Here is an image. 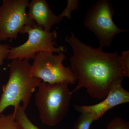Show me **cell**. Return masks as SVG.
<instances>
[{
  "label": "cell",
  "instance_id": "1",
  "mask_svg": "<svg viewBox=\"0 0 129 129\" xmlns=\"http://www.w3.org/2000/svg\"><path fill=\"white\" fill-rule=\"evenodd\" d=\"M65 41L72 48L70 68L78 82L72 94L85 88L91 97L104 99L113 81L119 77L124 78L118 52H104L100 47L94 48L87 45L72 32Z\"/></svg>",
  "mask_w": 129,
  "mask_h": 129
},
{
  "label": "cell",
  "instance_id": "2",
  "mask_svg": "<svg viewBox=\"0 0 129 129\" xmlns=\"http://www.w3.org/2000/svg\"><path fill=\"white\" fill-rule=\"evenodd\" d=\"M9 76L2 87L0 99V115L9 106L14 108L21 105L25 110L30 103L32 94L42 81L31 75L29 60H12L8 64Z\"/></svg>",
  "mask_w": 129,
  "mask_h": 129
},
{
  "label": "cell",
  "instance_id": "3",
  "mask_svg": "<svg viewBox=\"0 0 129 129\" xmlns=\"http://www.w3.org/2000/svg\"><path fill=\"white\" fill-rule=\"evenodd\" d=\"M35 95V103L42 123L56 126L67 117L72 93L68 84L42 82Z\"/></svg>",
  "mask_w": 129,
  "mask_h": 129
},
{
  "label": "cell",
  "instance_id": "4",
  "mask_svg": "<svg viewBox=\"0 0 129 129\" xmlns=\"http://www.w3.org/2000/svg\"><path fill=\"white\" fill-rule=\"evenodd\" d=\"M21 34H28L27 40L18 46L11 47L8 57L9 60L34 59L42 52L58 53L67 51L65 47H56V30L47 32L35 22L24 26Z\"/></svg>",
  "mask_w": 129,
  "mask_h": 129
},
{
  "label": "cell",
  "instance_id": "5",
  "mask_svg": "<svg viewBox=\"0 0 129 129\" xmlns=\"http://www.w3.org/2000/svg\"><path fill=\"white\" fill-rule=\"evenodd\" d=\"M114 12L108 0H99L90 7L85 17L84 25L97 37L101 48L110 46L116 35L127 30L114 23Z\"/></svg>",
  "mask_w": 129,
  "mask_h": 129
},
{
  "label": "cell",
  "instance_id": "6",
  "mask_svg": "<svg viewBox=\"0 0 129 129\" xmlns=\"http://www.w3.org/2000/svg\"><path fill=\"white\" fill-rule=\"evenodd\" d=\"M57 53L54 55L52 52H42L37 54L31 64V75L50 84H73L76 80L70 67L63 64L66 55L63 52Z\"/></svg>",
  "mask_w": 129,
  "mask_h": 129
},
{
  "label": "cell",
  "instance_id": "7",
  "mask_svg": "<svg viewBox=\"0 0 129 129\" xmlns=\"http://www.w3.org/2000/svg\"><path fill=\"white\" fill-rule=\"evenodd\" d=\"M28 0H3L0 6V41L16 39L25 25L35 23L26 9Z\"/></svg>",
  "mask_w": 129,
  "mask_h": 129
},
{
  "label": "cell",
  "instance_id": "8",
  "mask_svg": "<svg viewBox=\"0 0 129 129\" xmlns=\"http://www.w3.org/2000/svg\"><path fill=\"white\" fill-rule=\"evenodd\" d=\"M124 77L115 79L111 84L107 96L101 102L90 106L75 105V108L80 113L88 112L94 114L98 120L110 109L120 104L129 102V92L122 85Z\"/></svg>",
  "mask_w": 129,
  "mask_h": 129
},
{
  "label": "cell",
  "instance_id": "9",
  "mask_svg": "<svg viewBox=\"0 0 129 129\" xmlns=\"http://www.w3.org/2000/svg\"><path fill=\"white\" fill-rule=\"evenodd\" d=\"M28 7L29 18L47 32H51L52 26L62 20L59 15L53 12L48 3L45 0H32L29 2Z\"/></svg>",
  "mask_w": 129,
  "mask_h": 129
},
{
  "label": "cell",
  "instance_id": "10",
  "mask_svg": "<svg viewBox=\"0 0 129 129\" xmlns=\"http://www.w3.org/2000/svg\"><path fill=\"white\" fill-rule=\"evenodd\" d=\"M25 110L21 105L14 108V118L18 129H40L28 118Z\"/></svg>",
  "mask_w": 129,
  "mask_h": 129
},
{
  "label": "cell",
  "instance_id": "11",
  "mask_svg": "<svg viewBox=\"0 0 129 129\" xmlns=\"http://www.w3.org/2000/svg\"><path fill=\"white\" fill-rule=\"evenodd\" d=\"M74 124L73 129H89L92 122L97 120L94 114L82 112Z\"/></svg>",
  "mask_w": 129,
  "mask_h": 129
},
{
  "label": "cell",
  "instance_id": "12",
  "mask_svg": "<svg viewBox=\"0 0 129 129\" xmlns=\"http://www.w3.org/2000/svg\"><path fill=\"white\" fill-rule=\"evenodd\" d=\"M0 129H18L13 113L0 115Z\"/></svg>",
  "mask_w": 129,
  "mask_h": 129
},
{
  "label": "cell",
  "instance_id": "13",
  "mask_svg": "<svg viewBox=\"0 0 129 129\" xmlns=\"http://www.w3.org/2000/svg\"><path fill=\"white\" fill-rule=\"evenodd\" d=\"M78 1V0H68L67 7L59 15L60 18L62 19L64 17L69 19H72V12L79 9Z\"/></svg>",
  "mask_w": 129,
  "mask_h": 129
},
{
  "label": "cell",
  "instance_id": "14",
  "mask_svg": "<svg viewBox=\"0 0 129 129\" xmlns=\"http://www.w3.org/2000/svg\"><path fill=\"white\" fill-rule=\"evenodd\" d=\"M119 61L124 77H129V51H123L119 56Z\"/></svg>",
  "mask_w": 129,
  "mask_h": 129
},
{
  "label": "cell",
  "instance_id": "15",
  "mask_svg": "<svg viewBox=\"0 0 129 129\" xmlns=\"http://www.w3.org/2000/svg\"><path fill=\"white\" fill-rule=\"evenodd\" d=\"M107 129H129V123L121 118L117 117L108 123Z\"/></svg>",
  "mask_w": 129,
  "mask_h": 129
},
{
  "label": "cell",
  "instance_id": "16",
  "mask_svg": "<svg viewBox=\"0 0 129 129\" xmlns=\"http://www.w3.org/2000/svg\"><path fill=\"white\" fill-rule=\"evenodd\" d=\"M11 48L8 44H0V67L4 63V60L8 58Z\"/></svg>",
  "mask_w": 129,
  "mask_h": 129
}]
</instances>
